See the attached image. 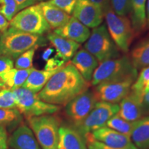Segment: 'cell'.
I'll return each instance as SVG.
<instances>
[{
	"label": "cell",
	"instance_id": "obj_1",
	"mask_svg": "<svg viewBox=\"0 0 149 149\" xmlns=\"http://www.w3.org/2000/svg\"><path fill=\"white\" fill-rule=\"evenodd\" d=\"M90 86L68 61L52 76L37 96L47 103L66 106Z\"/></svg>",
	"mask_w": 149,
	"mask_h": 149
},
{
	"label": "cell",
	"instance_id": "obj_2",
	"mask_svg": "<svg viewBox=\"0 0 149 149\" xmlns=\"http://www.w3.org/2000/svg\"><path fill=\"white\" fill-rule=\"evenodd\" d=\"M48 40L44 35L31 34L9 27L0 35V55L16 59L31 48L45 46Z\"/></svg>",
	"mask_w": 149,
	"mask_h": 149
},
{
	"label": "cell",
	"instance_id": "obj_3",
	"mask_svg": "<svg viewBox=\"0 0 149 149\" xmlns=\"http://www.w3.org/2000/svg\"><path fill=\"white\" fill-rule=\"evenodd\" d=\"M138 72L132 64L129 56L123 55L100 63L93 74L91 85L122 81L126 79H137Z\"/></svg>",
	"mask_w": 149,
	"mask_h": 149
},
{
	"label": "cell",
	"instance_id": "obj_4",
	"mask_svg": "<svg viewBox=\"0 0 149 149\" xmlns=\"http://www.w3.org/2000/svg\"><path fill=\"white\" fill-rule=\"evenodd\" d=\"M29 126L34 133L42 149H57L61 120L54 114L44 115L27 119Z\"/></svg>",
	"mask_w": 149,
	"mask_h": 149
},
{
	"label": "cell",
	"instance_id": "obj_5",
	"mask_svg": "<svg viewBox=\"0 0 149 149\" xmlns=\"http://www.w3.org/2000/svg\"><path fill=\"white\" fill-rule=\"evenodd\" d=\"M104 15L107 28L112 40L122 53H128L135 37L130 19L128 16L117 15L111 5L108 6L104 10Z\"/></svg>",
	"mask_w": 149,
	"mask_h": 149
},
{
	"label": "cell",
	"instance_id": "obj_6",
	"mask_svg": "<svg viewBox=\"0 0 149 149\" xmlns=\"http://www.w3.org/2000/svg\"><path fill=\"white\" fill-rule=\"evenodd\" d=\"M84 48L92 54L99 63L121 56V51L112 40L105 24L93 29Z\"/></svg>",
	"mask_w": 149,
	"mask_h": 149
},
{
	"label": "cell",
	"instance_id": "obj_7",
	"mask_svg": "<svg viewBox=\"0 0 149 149\" xmlns=\"http://www.w3.org/2000/svg\"><path fill=\"white\" fill-rule=\"evenodd\" d=\"M16 102V108L26 119L44 115L55 114L60 111L59 106L47 103L28 89L21 87L12 91Z\"/></svg>",
	"mask_w": 149,
	"mask_h": 149
},
{
	"label": "cell",
	"instance_id": "obj_8",
	"mask_svg": "<svg viewBox=\"0 0 149 149\" xmlns=\"http://www.w3.org/2000/svg\"><path fill=\"white\" fill-rule=\"evenodd\" d=\"M10 27L31 34L44 35L51 32V28L43 16L39 4L20 10L10 21Z\"/></svg>",
	"mask_w": 149,
	"mask_h": 149
},
{
	"label": "cell",
	"instance_id": "obj_9",
	"mask_svg": "<svg viewBox=\"0 0 149 149\" xmlns=\"http://www.w3.org/2000/svg\"><path fill=\"white\" fill-rule=\"evenodd\" d=\"M119 104L98 101L92 111L80 124L72 126L86 137L95 130L105 127L107 123L113 115L119 111Z\"/></svg>",
	"mask_w": 149,
	"mask_h": 149
},
{
	"label": "cell",
	"instance_id": "obj_10",
	"mask_svg": "<svg viewBox=\"0 0 149 149\" xmlns=\"http://www.w3.org/2000/svg\"><path fill=\"white\" fill-rule=\"evenodd\" d=\"M95 95L93 90L88 89L65 106V115L72 126L80 124L88 116L97 103Z\"/></svg>",
	"mask_w": 149,
	"mask_h": 149
},
{
	"label": "cell",
	"instance_id": "obj_11",
	"mask_svg": "<svg viewBox=\"0 0 149 149\" xmlns=\"http://www.w3.org/2000/svg\"><path fill=\"white\" fill-rule=\"evenodd\" d=\"M135 79L102 83L93 89L97 101L118 104L129 93Z\"/></svg>",
	"mask_w": 149,
	"mask_h": 149
},
{
	"label": "cell",
	"instance_id": "obj_12",
	"mask_svg": "<svg viewBox=\"0 0 149 149\" xmlns=\"http://www.w3.org/2000/svg\"><path fill=\"white\" fill-rule=\"evenodd\" d=\"M72 16L88 29L101 25L104 18L103 10L90 0H77Z\"/></svg>",
	"mask_w": 149,
	"mask_h": 149
},
{
	"label": "cell",
	"instance_id": "obj_13",
	"mask_svg": "<svg viewBox=\"0 0 149 149\" xmlns=\"http://www.w3.org/2000/svg\"><path fill=\"white\" fill-rule=\"evenodd\" d=\"M91 135L95 140L117 149H138L132 141L130 137L107 127L92 132Z\"/></svg>",
	"mask_w": 149,
	"mask_h": 149
},
{
	"label": "cell",
	"instance_id": "obj_14",
	"mask_svg": "<svg viewBox=\"0 0 149 149\" xmlns=\"http://www.w3.org/2000/svg\"><path fill=\"white\" fill-rule=\"evenodd\" d=\"M142 97L130 91L128 94L119 103L117 114L129 122H136L144 116L142 107Z\"/></svg>",
	"mask_w": 149,
	"mask_h": 149
},
{
	"label": "cell",
	"instance_id": "obj_15",
	"mask_svg": "<svg viewBox=\"0 0 149 149\" xmlns=\"http://www.w3.org/2000/svg\"><path fill=\"white\" fill-rule=\"evenodd\" d=\"M53 33L78 44L85 43L91 35L90 29L73 16L64 26L54 30Z\"/></svg>",
	"mask_w": 149,
	"mask_h": 149
},
{
	"label": "cell",
	"instance_id": "obj_16",
	"mask_svg": "<svg viewBox=\"0 0 149 149\" xmlns=\"http://www.w3.org/2000/svg\"><path fill=\"white\" fill-rule=\"evenodd\" d=\"M70 61L84 79L91 83L94 71L100 64L97 59L84 48L78 50Z\"/></svg>",
	"mask_w": 149,
	"mask_h": 149
},
{
	"label": "cell",
	"instance_id": "obj_17",
	"mask_svg": "<svg viewBox=\"0 0 149 149\" xmlns=\"http://www.w3.org/2000/svg\"><path fill=\"white\" fill-rule=\"evenodd\" d=\"M8 144L13 149H42L32 130L24 124L11 133Z\"/></svg>",
	"mask_w": 149,
	"mask_h": 149
},
{
	"label": "cell",
	"instance_id": "obj_18",
	"mask_svg": "<svg viewBox=\"0 0 149 149\" xmlns=\"http://www.w3.org/2000/svg\"><path fill=\"white\" fill-rule=\"evenodd\" d=\"M46 38L56 51V56L65 62L70 61L81 47V44L55 34L47 33Z\"/></svg>",
	"mask_w": 149,
	"mask_h": 149
},
{
	"label": "cell",
	"instance_id": "obj_19",
	"mask_svg": "<svg viewBox=\"0 0 149 149\" xmlns=\"http://www.w3.org/2000/svg\"><path fill=\"white\" fill-rule=\"evenodd\" d=\"M57 149H88L84 137L71 125H61L59 128Z\"/></svg>",
	"mask_w": 149,
	"mask_h": 149
},
{
	"label": "cell",
	"instance_id": "obj_20",
	"mask_svg": "<svg viewBox=\"0 0 149 149\" xmlns=\"http://www.w3.org/2000/svg\"><path fill=\"white\" fill-rule=\"evenodd\" d=\"M43 16L51 29L55 30L64 26L70 19V15L47 1L39 3Z\"/></svg>",
	"mask_w": 149,
	"mask_h": 149
},
{
	"label": "cell",
	"instance_id": "obj_21",
	"mask_svg": "<svg viewBox=\"0 0 149 149\" xmlns=\"http://www.w3.org/2000/svg\"><path fill=\"white\" fill-rule=\"evenodd\" d=\"M147 0H131L130 17L135 36H139L146 29V3Z\"/></svg>",
	"mask_w": 149,
	"mask_h": 149
},
{
	"label": "cell",
	"instance_id": "obj_22",
	"mask_svg": "<svg viewBox=\"0 0 149 149\" xmlns=\"http://www.w3.org/2000/svg\"><path fill=\"white\" fill-rule=\"evenodd\" d=\"M61 68L52 70H37L34 68L22 87L37 94L45 86L52 76Z\"/></svg>",
	"mask_w": 149,
	"mask_h": 149
},
{
	"label": "cell",
	"instance_id": "obj_23",
	"mask_svg": "<svg viewBox=\"0 0 149 149\" xmlns=\"http://www.w3.org/2000/svg\"><path fill=\"white\" fill-rule=\"evenodd\" d=\"M129 58L137 70L149 66V36L137 43L130 51Z\"/></svg>",
	"mask_w": 149,
	"mask_h": 149
},
{
	"label": "cell",
	"instance_id": "obj_24",
	"mask_svg": "<svg viewBox=\"0 0 149 149\" xmlns=\"http://www.w3.org/2000/svg\"><path fill=\"white\" fill-rule=\"evenodd\" d=\"M33 68V67L28 69L13 68L4 73L0 74V79L3 82L6 89L13 91L23 86Z\"/></svg>",
	"mask_w": 149,
	"mask_h": 149
},
{
	"label": "cell",
	"instance_id": "obj_25",
	"mask_svg": "<svg viewBox=\"0 0 149 149\" xmlns=\"http://www.w3.org/2000/svg\"><path fill=\"white\" fill-rule=\"evenodd\" d=\"M130 139L138 149H149V116L136 122Z\"/></svg>",
	"mask_w": 149,
	"mask_h": 149
},
{
	"label": "cell",
	"instance_id": "obj_26",
	"mask_svg": "<svg viewBox=\"0 0 149 149\" xmlns=\"http://www.w3.org/2000/svg\"><path fill=\"white\" fill-rule=\"evenodd\" d=\"M23 115L15 109H0V125L12 133L23 124Z\"/></svg>",
	"mask_w": 149,
	"mask_h": 149
},
{
	"label": "cell",
	"instance_id": "obj_27",
	"mask_svg": "<svg viewBox=\"0 0 149 149\" xmlns=\"http://www.w3.org/2000/svg\"><path fill=\"white\" fill-rule=\"evenodd\" d=\"M136 122H129V121L124 120L116 113L108 121L106 126L115 131L130 137L133 128L135 127Z\"/></svg>",
	"mask_w": 149,
	"mask_h": 149
},
{
	"label": "cell",
	"instance_id": "obj_28",
	"mask_svg": "<svg viewBox=\"0 0 149 149\" xmlns=\"http://www.w3.org/2000/svg\"><path fill=\"white\" fill-rule=\"evenodd\" d=\"M38 48H31L29 51L24 52L15 59L14 66L17 69H28L33 68V61L35 51Z\"/></svg>",
	"mask_w": 149,
	"mask_h": 149
},
{
	"label": "cell",
	"instance_id": "obj_29",
	"mask_svg": "<svg viewBox=\"0 0 149 149\" xmlns=\"http://www.w3.org/2000/svg\"><path fill=\"white\" fill-rule=\"evenodd\" d=\"M110 5L118 15L128 16L131 13V0H110Z\"/></svg>",
	"mask_w": 149,
	"mask_h": 149
},
{
	"label": "cell",
	"instance_id": "obj_30",
	"mask_svg": "<svg viewBox=\"0 0 149 149\" xmlns=\"http://www.w3.org/2000/svg\"><path fill=\"white\" fill-rule=\"evenodd\" d=\"M148 81H149V66L141 70L135 82L132 85L130 90L142 97L144 86Z\"/></svg>",
	"mask_w": 149,
	"mask_h": 149
},
{
	"label": "cell",
	"instance_id": "obj_31",
	"mask_svg": "<svg viewBox=\"0 0 149 149\" xmlns=\"http://www.w3.org/2000/svg\"><path fill=\"white\" fill-rule=\"evenodd\" d=\"M17 5L15 0H0V13L10 22L17 13Z\"/></svg>",
	"mask_w": 149,
	"mask_h": 149
},
{
	"label": "cell",
	"instance_id": "obj_32",
	"mask_svg": "<svg viewBox=\"0 0 149 149\" xmlns=\"http://www.w3.org/2000/svg\"><path fill=\"white\" fill-rule=\"evenodd\" d=\"M16 102L12 91L2 89L0 91V109H15Z\"/></svg>",
	"mask_w": 149,
	"mask_h": 149
},
{
	"label": "cell",
	"instance_id": "obj_33",
	"mask_svg": "<svg viewBox=\"0 0 149 149\" xmlns=\"http://www.w3.org/2000/svg\"><path fill=\"white\" fill-rule=\"evenodd\" d=\"M47 1L70 15L73 12L77 0H48Z\"/></svg>",
	"mask_w": 149,
	"mask_h": 149
},
{
	"label": "cell",
	"instance_id": "obj_34",
	"mask_svg": "<svg viewBox=\"0 0 149 149\" xmlns=\"http://www.w3.org/2000/svg\"><path fill=\"white\" fill-rule=\"evenodd\" d=\"M85 140L88 149H117L112 148V147L107 146L100 141L95 140L91 136V134H88V135L86 136Z\"/></svg>",
	"mask_w": 149,
	"mask_h": 149
},
{
	"label": "cell",
	"instance_id": "obj_35",
	"mask_svg": "<svg viewBox=\"0 0 149 149\" xmlns=\"http://www.w3.org/2000/svg\"><path fill=\"white\" fill-rule=\"evenodd\" d=\"M65 64H66V62L64 61H63L62 59L59 58L58 57L55 55V57L49 58L46 61L44 70H52L58 69V68L64 66Z\"/></svg>",
	"mask_w": 149,
	"mask_h": 149
},
{
	"label": "cell",
	"instance_id": "obj_36",
	"mask_svg": "<svg viewBox=\"0 0 149 149\" xmlns=\"http://www.w3.org/2000/svg\"><path fill=\"white\" fill-rule=\"evenodd\" d=\"M14 67L13 59L4 55H0V74L4 73L13 69Z\"/></svg>",
	"mask_w": 149,
	"mask_h": 149
},
{
	"label": "cell",
	"instance_id": "obj_37",
	"mask_svg": "<svg viewBox=\"0 0 149 149\" xmlns=\"http://www.w3.org/2000/svg\"><path fill=\"white\" fill-rule=\"evenodd\" d=\"M8 148V134L6 130L0 125V149Z\"/></svg>",
	"mask_w": 149,
	"mask_h": 149
},
{
	"label": "cell",
	"instance_id": "obj_38",
	"mask_svg": "<svg viewBox=\"0 0 149 149\" xmlns=\"http://www.w3.org/2000/svg\"><path fill=\"white\" fill-rule=\"evenodd\" d=\"M141 101L144 116H149V91H143Z\"/></svg>",
	"mask_w": 149,
	"mask_h": 149
},
{
	"label": "cell",
	"instance_id": "obj_39",
	"mask_svg": "<svg viewBox=\"0 0 149 149\" xmlns=\"http://www.w3.org/2000/svg\"><path fill=\"white\" fill-rule=\"evenodd\" d=\"M17 5L18 11H20L23 9L35 5L37 2V0H15Z\"/></svg>",
	"mask_w": 149,
	"mask_h": 149
},
{
	"label": "cell",
	"instance_id": "obj_40",
	"mask_svg": "<svg viewBox=\"0 0 149 149\" xmlns=\"http://www.w3.org/2000/svg\"><path fill=\"white\" fill-rule=\"evenodd\" d=\"M10 26V22L8 21L6 18L0 13V33L4 32L9 28Z\"/></svg>",
	"mask_w": 149,
	"mask_h": 149
},
{
	"label": "cell",
	"instance_id": "obj_41",
	"mask_svg": "<svg viewBox=\"0 0 149 149\" xmlns=\"http://www.w3.org/2000/svg\"><path fill=\"white\" fill-rule=\"evenodd\" d=\"M90 1L99 8H101L103 12L108 6L110 5V0H90Z\"/></svg>",
	"mask_w": 149,
	"mask_h": 149
},
{
	"label": "cell",
	"instance_id": "obj_42",
	"mask_svg": "<svg viewBox=\"0 0 149 149\" xmlns=\"http://www.w3.org/2000/svg\"><path fill=\"white\" fill-rule=\"evenodd\" d=\"M54 53V49L53 47H48L43 52L42 55V59L44 61H46L48 59L50 58V57L52 55V54Z\"/></svg>",
	"mask_w": 149,
	"mask_h": 149
},
{
	"label": "cell",
	"instance_id": "obj_43",
	"mask_svg": "<svg viewBox=\"0 0 149 149\" xmlns=\"http://www.w3.org/2000/svg\"><path fill=\"white\" fill-rule=\"evenodd\" d=\"M146 26L149 29V0H147L146 3Z\"/></svg>",
	"mask_w": 149,
	"mask_h": 149
},
{
	"label": "cell",
	"instance_id": "obj_44",
	"mask_svg": "<svg viewBox=\"0 0 149 149\" xmlns=\"http://www.w3.org/2000/svg\"><path fill=\"white\" fill-rule=\"evenodd\" d=\"M37 1H41V2H42V1H48V0H37Z\"/></svg>",
	"mask_w": 149,
	"mask_h": 149
},
{
	"label": "cell",
	"instance_id": "obj_45",
	"mask_svg": "<svg viewBox=\"0 0 149 149\" xmlns=\"http://www.w3.org/2000/svg\"><path fill=\"white\" fill-rule=\"evenodd\" d=\"M0 35H1V33H0Z\"/></svg>",
	"mask_w": 149,
	"mask_h": 149
}]
</instances>
